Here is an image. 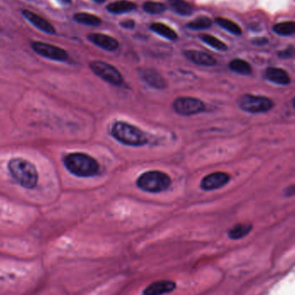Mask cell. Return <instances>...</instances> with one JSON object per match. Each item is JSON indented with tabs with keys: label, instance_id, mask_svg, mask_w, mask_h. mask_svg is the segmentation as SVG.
I'll use <instances>...</instances> for the list:
<instances>
[{
	"label": "cell",
	"instance_id": "obj_1",
	"mask_svg": "<svg viewBox=\"0 0 295 295\" xmlns=\"http://www.w3.org/2000/svg\"><path fill=\"white\" fill-rule=\"evenodd\" d=\"M63 164L66 170L80 178H89L100 171V164L95 158L82 152L69 153L64 156Z\"/></svg>",
	"mask_w": 295,
	"mask_h": 295
},
{
	"label": "cell",
	"instance_id": "obj_2",
	"mask_svg": "<svg viewBox=\"0 0 295 295\" xmlns=\"http://www.w3.org/2000/svg\"><path fill=\"white\" fill-rule=\"evenodd\" d=\"M8 170L11 177L23 188L34 189L37 186L39 176L37 168L30 161L16 157L8 163Z\"/></svg>",
	"mask_w": 295,
	"mask_h": 295
},
{
	"label": "cell",
	"instance_id": "obj_3",
	"mask_svg": "<svg viewBox=\"0 0 295 295\" xmlns=\"http://www.w3.org/2000/svg\"><path fill=\"white\" fill-rule=\"evenodd\" d=\"M111 134L114 139L125 146L143 147L149 143V137L143 129L125 121L113 123Z\"/></svg>",
	"mask_w": 295,
	"mask_h": 295
},
{
	"label": "cell",
	"instance_id": "obj_4",
	"mask_svg": "<svg viewBox=\"0 0 295 295\" xmlns=\"http://www.w3.org/2000/svg\"><path fill=\"white\" fill-rule=\"evenodd\" d=\"M172 184L171 177L160 170L143 173L136 179V186L143 192L158 193L169 189Z\"/></svg>",
	"mask_w": 295,
	"mask_h": 295
},
{
	"label": "cell",
	"instance_id": "obj_5",
	"mask_svg": "<svg viewBox=\"0 0 295 295\" xmlns=\"http://www.w3.org/2000/svg\"><path fill=\"white\" fill-rule=\"evenodd\" d=\"M239 108L249 113H263L269 112L274 107V102L269 98L261 95L246 93L237 100Z\"/></svg>",
	"mask_w": 295,
	"mask_h": 295
},
{
	"label": "cell",
	"instance_id": "obj_6",
	"mask_svg": "<svg viewBox=\"0 0 295 295\" xmlns=\"http://www.w3.org/2000/svg\"><path fill=\"white\" fill-rule=\"evenodd\" d=\"M90 68L101 80L113 86H119L123 83V77L115 66L102 60H93Z\"/></svg>",
	"mask_w": 295,
	"mask_h": 295
},
{
	"label": "cell",
	"instance_id": "obj_7",
	"mask_svg": "<svg viewBox=\"0 0 295 295\" xmlns=\"http://www.w3.org/2000/svg\"><path fill=\"white\" fill-rule=\"evenodd\" d=\"M206 106L204 101L193 97L182 96L173 102V109L180 116H193L203 113Z\"/></svg>",
	"mask_w": 295,
	"mask_h": 295
},
{
	"label": "cell",
	"instance_id": "obj_8",
	"mask_svg": "<svg viewBox=\"0 0 295 295\" xmlns=\"http://www.w3.org/2000/svg\"><path fill=\"white\" fill-rule=\"evenodd\" d=\"M31 46L36 53L47 59L56 61H66L68 59L66 50L50 43L34 42Z\"/></svg>",
	"mask_w": 295,
	"mask_h": 295
},
{
	"label": "cell",
	"instance_id": "obj_9",
	"mask_svg": "<svg viewBox=\"0 0 295 295\" xmlns=\"http://www.w3.org/2000/svg\"><path fill=\"white\" fill-rule=\"evenodd\" d=\"M231 179L229 174L226 172L212 173L205 176L200 182V188L204 191H213L226 186Z\"/></svg>",
	"mask_w": 295,
	"mask_h": 295
},
{
	"label": "cell",
	"instance_id": "obj_10",
	"mask_svg": "<svg viewBox=\"0 0 295 295\" xmlns=\"http://www.w3.org/2000/svg\"><path fill=\"white\" fill-rule=\"evenodd\" d=\"M141 79L150 87L155 89L163 90L168 86L167 81L161 73L153 68H141L139 69Z\"/></svg>",
	"mask_w": 295,
	"mask_h": 295
},
{
	"label": "cell",
	"instance_id": "obj_11",
	"mask_svg": "<svg viewBox=\"0 0 295 295\" xmlns=\"http://www.w3.org/2000/svg\"><path fill=\"white\" fill-rule=\"evenodd\" d=\"M176 282L170 280H161L150 283L143 289L142 295H165L174 292L176 289Z\"/></svg>",
	"mask_w": 295,
	"mask_h": 295
},
{
	"label": "cell",
	"instance_id": "obj_12",
	"mask_svg": "<svg viewBox=\"0 0 295 295\" xmlns=\"http://www.w3.org/2000/svg\"><path fill=\"white\" fill-rule=\"evenodd\" d=\"M23 15L27 20L29 21L31 24H33L34 26L37 28L38 30H42L43 32L49 34V35L56 34L55 27L50 22L45 20L44 18L38 16L37 14L35 13L33 11L29 10H23Z\"/></svg>",
	"mask_w": 295,
	"mask_h": 295
},
{
	"label": "cell",
	"instance_id": "obj_13",
	"mask_svg": "<svg viewBox=\"0 0 295 295\" xmlns=\"http://www.w3.org/2000/svg\"><path fill=\"white\" fill-rule=\"evenodd\" d=\"M184 56L187 60L199 66H213L217 64L214 57L199 50H186Z\"/></svg>",
	"mask_w": 295,
	"mask_h": 295
},
{
	"label": "cell",
	"instance_id": "obj_14",
	"mask_svg": "<svg viewBox=\"0 0 295 295\" xmlns=\"http://www.w3.org/2000/svg\"><path fill=\"white\" fill-rule=\"evenodd\" d=\"M88 39L97 46L107 51H115L119 46V43L115 38L104 34H90Z\"/></svg>",
	"mask_w": 295,
	"mask_h": 295
},
{
	"label": "cell",
	"instance_id": "obj_15",
	"mask_svg": "<svg viewBox=\"0 0 295 295\" xmlns=\"http://www.w3.org/2000/svg\"><path fill=\"white\" fill-rule=\"evenodd\" d=\"M265 78L273 83L282 86H287L291 82L289 73L285 70L279 67H269L265 71Z\"/></svg>",
	"mask_w": 295,
	"mask_h": 295
},
{
	"label": "cell",
	"instance_id": "obj_16",
	"mask_svg": "<svg viewBox=\"0 0 295 295\" xmlns=\"http://www.w3.org/2000/svg\"><path fill=\"white\" fill-rule=\"evenodd\" d=\"M136 8V4L128 0H119L107 5L106 10L113 14H123L132 11Z\"/></svg>",
	"mask_w": 295,
	"mask_h": 295
},
{
	"label": "cell",
	"instance_id": "obj_17",
	"mask_svg": "<svg viewBox=\"0 0 295 295\" xmlns=\"http://www.w3.org/2000/svg\"><path fill=\"white\" fill-rule=\"evenodd\" d=\"M252 229L251 224H237L229 229L227 235L232 240H239L249 235Z\"/></svg>",
	"mask_w": 295,
	"mask_h": 295
},
{
	"label": "cell",
	"instance_id": "obj_18",
	"mask_svg": "<svg viewBox=\"0 0 295 295\" xmlns=\"http://www.w3.org/2000/svg\"><path fill=\"white\" fill-rule=\"evenodd\" d=\"M169 7L175 13L181 16H190L193 12V8L185 0H169Z\"/></svg>",
	"mask_w": 295,
	"mask_h": 295
},
{
	"label": "cell",
	"instance_id": "obj_19",
	"mask_svg": "<svg viewBox=\"0 0 295 295\" xmlns=\"http://www.w3.org/2000/svg\"><path fill=\"white\" fill-rule=\"evenodd\" d=\"M230 69L234 73L242 74V75H249L252 73V67L249 62L242 59H234L229 64Z\"/></svg>",
	"mask_w": 295,
	"mask_h": 295
},
{
	"label": "cell",
	"instance_id": "obj_20",
	"mask_svg": "<svg viewBox=\"0 0 295 295\" xmlns=\"http://www.w3.org/2000/svg\"><path fill=\"white\" fill-rule=\"evenodd\" d=\"M150 29L154 32L158 34L159 36L165 37V38L169 39V40H176L177 37H178L175 30H173L171 28H169V26H167L166 24H163V23H152L151 26H150Z\"/></svg>",
	"mask_w": 295,
	"mask_h": 295
},
{
	"label": "cell",
	"instance_id": "obj_21",
	"mask_svg": "<svg viewBox=\"0 0 295 295\" xmlns=\"http://www.w3.org/2000/svg\"><path fill=\"white\" fill-rule=\"evenodd\" d=\"M73 19L77 23H82L88 26H98L101 23V19L100 17L94 16L93 14L85 13V12L75 14L73 16Z\"/></svg>",
	"mask_w": 295,
	"mask_h": 295
},
{
	"label": "cell",
	"instance_id": "obj_22",
	"mask_svg": "<svg viewBox=\"0 0 295 295\" xmlns=\"http://www.w3.org/2000/svg\"><path fill=\"white\" fill-rule=\"evenodd\" d=\"M212 21L210 17L206 16H200L195 18L194 20L186 24V27L190 30H206L212 26Z\"/></svg>",
	"mask_w": 295,
	"mask_h": 295
},
{
	"label": "cell",
	"instance_id": "obj_23",
	"mask_svg": "<svg viewBox=\"0 0 295 295\" xmlns=\"http://www.w3.org/2000/svg\"><path fill=\"white\" fill-rule=\"evenodd\" d=\"M215 21L216 23H218L219 26L227 30L230 33L233 34V35H236V36H239V35L242 34L241 28L236 23L229 20V19H227V18L217 17Z\"/></svg>",
	"mask_w": 295,
	"mask_h": 295
},
{
	"label": "cell",
	"instance_id": "obj_24",
	"mask_svg": "<svg viewBox=\"0 0 295 295\" xmlns=\"http://www.w3.org/2000/svg\"><path fill=\"white\" fill-rule=\"evenodd\" d=\"M274 31L280 36H292L295 34V22H283L275 24Z\"/></svg>",
	"mask_w": 295,
	"mask_h": 295
},
{
	"label": "cell",
	"instance_id": "obj_25",
	"mask_svg": "<svg viewBox=\"0 0 295 295\" xmlns=\"http://www.w3.org/2000/svg\"><path fill=\"white\" fill-rule=\"evenodd\" d=\"M200 39L214 50H219V51H226L228 50V47L226 43H223L222 41L210 35H203L200 37Z\"/></svg>",
	"mask_w": 295,
	"mask_h": 295
},
{
	"label": "cell",
	"instance_id": "obj_26",
	"mask_svg": "<svg viewBox=\"0 0 295 295\" xmlns=\"http://www.w3.org/2000/svg\"><path fill=\"white\" fill-rule=\"evenodd\" d=\"M143 10L146 11L147 13L157 15V14L163 13L167 10V6L163 3L149 1L143 4Z\"/></svg>",
	"mask_w": 295,
	"mask_h": 295
},
{
	"label": "cell",
	"instance_id": "obj_27",
	"mask_svg": "<svg viewBox=\"0 0 295 295\" xmlns=\"http://www.w3.org/2000/svg\"><path fill=\"white\" fill-rule=\"evenodd\" d=\"M295 55V49L294 47H289L285 50H282L278 53V57L282 59H289Z\"/></svg>",
	"mask_w": 295,
	"mask_h": 295
},
{
	"label": "cell",
	"instance_id": "obj_28",
	"mask_svg": "<svg viewBox=\"0 0 295 295\" xmlns=\"http://www.w3.org/2000/svg\"><path fill=\"white\" fill-rule=\"evenodd\" d=\"M120 25L124 29H133L135 26V22L132 19H127L120 23Z\"/></svg>",
	"mask_w": 295,
	"mask_h": 295
},
{
	"label": "cell",
	"instance_id": "obj_29",
	"mask_svg": "<svg viewBox=\"0 0 295 295\" xmlns=\"http://www.w3.org/2000/svg\"><path fill=\"white\" fill-rule=\"evenodd\" d=\"M268 43H269V39H267L265 37H257V38H255V39H253L252 40L253 44L258 45V46L265 45Z\"/></svg>",
	"mask_w": 295,
	"mask_h": 295
},
{
	"label": "cell",
	"instance_id": "obj_30",
	"mask_svg": "<svg viewBox=\"0 0 295 295\" xmlns=\"http://www.w3.org/2000/svg\"><path fill=\"white\" fill-rule=\"evenodd\" d=\"M286 196H293L295 194V186H291L286 189Z\"/></svg>",
	"mask_w": 295,
	"mask_h": 295
},
{
	"label": "cell",
	"instance_id": "obj_31",
	"mask_svg": "<svg viewBox=\"0 0 295 295\" xmlns=\"http://www.w3.org/2000/svg\"><path fill=\"white\" fill-rule=\"evenodd\" d=\"M60 4H64V5H66V4H69L72 2V0H57Z\"/></svg>",
	"mask_w": 295,
	"mask_h": 295
},
{
	"label": "cell",
	"instance_id": "obj_32",
	"mask_svg": "<svg viewBox=\"0 0 295 295\" xmlns=\"http://www.w3.org/2000/svg\"><path fill=\"white\" fill-rule=\"evenodd\" d=\"M94 2H96V3H103L105 2V0H93Z\"/></svg>",
	"mask_w": 295,
	"mask_h": 295
},
{
	"label": "cell",
	"instance_id": "obj_33",
	"mask_svg": "<svg viewBox=\"0 0 295 295\" xmlns=\"http://www.w3.org/2000/svg\"><path fill=\"white\" fill-rule=\"evenodd\" d=\"M293 106H294V107L295 108V97L294 98V100H293Z\"/></svg>",
	"mask_w": 295,
	"mask_h": 295
}]
</instances>
